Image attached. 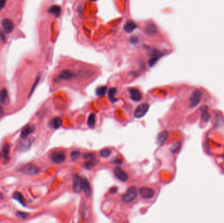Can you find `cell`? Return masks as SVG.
<instances>
[{"mask_svg":"<svg viewBox=\"0 0 224 223\" xmlns=\"http://www.w3.org/2000/svg\"><path fill=\"white\" fill-rule=\"evenodd\" d=\"M116 92H117V90L115 88H112L108 91V96L111 102H114L116 101V99H115V94H116Z\"/></svg>","mask_w":224,"mask_h":223,"instance_id":"cell-28","label":"cell"},{"mask_svg":"<svg viewBox=\"0 0 224 223\" xmlns=\"http://www.w3.org/2000/svg\"><path fill=\"white\" fill-rule=\"evenodd\" d=\"M83 181V184H82V189L84 191V193H85V196L87 198H89L91 196V186L89 181L87 179H82Z\"/></svg>","mask_w":224,"mask_h":223,"instance_id":"cell-14","label":"cell"},{"mask_svg":"<svg viewBox=\"0 0 224 223\" xmlns=\"http://www.w3.org/2000/svg\"><path fill=\"white\" fill-rule=\"evenodd\" d=\"M50 159L55 164H61L66 160V154L63 151H54L51 154Z\"/></svg>","mask_w":224,"mask_h":223,"instance_id":"cell-4","label":"cell"},{"mask_svg":"<svg viewBox=\"0 0 224 223\" xmlns=\"http://www.w3.org/2000/svg\"><path fill=\"white\" fill-rule=\"evenodd\" d=\"M6 4V0H0V11H1Z\"/></svg>","mask_w":224,"mask_h":223,"instance_id":"cell-35","label":"cell"},{"mask_svg":"<svg viewBox=\"0 0 224 223\" xmlns=\"http://www.w3.org/2000/svg\"><path fill=\"white\" fill-rule=\"evenodd\" d=\"M202 94L199 90H195L194 92L192 94L190 98V107H195L197 106L200 101H201Z\"/></svg>","mask_w":224,"mask_h":223,"instance_id":"cell-8","label":"cell"},{"mask_svg":"<svg viewBox=\"0 0 224 223\" xmlns=\"http://www.w3.org/2000/svg\"><path fill=\"white\" fill-rule=\"evenodd\" d=\"M111 152L110 149H104L102 150H100V157H102V158H107L110 157V155L111 154Z\"/></svg>","mask_w":224,"mask_h":223,"instance_id":"cell-27","label":"cell"},{"mask_svg":"<svg viewBox=\"0 0 224 223\" xmlns=\"http://www.w3.org/2000/svg\"><path fill=\"white\" fill-rule=\"evenodd\" d=\"M34 141V137H25L22 138V140L20 141L18 145V150L20 153H24L28 150L31 147V145Z\"/></svg>","mask_w":224,"mask_h":223,"instance_id":"cell-2","label":"cell"},{"mask_svg":"<svg viewBox=\"0 0 224 223\" xmlns=\"http://www.w3.org/2000/svg\"><path fill=\"white\" fill-rule=\"evenodd\" d=\"M21 172L23 174L26 175V176H33L35 175H37L39 173L40 170L36 166L33 164H26L22 166L20 170Z\"/></svg>","mask_w":224,"mask_h":223,"instance_id":"cell-3","label":"cell"},{"mask_svg":"<svg viewBox=\"0 0 224 223\" xmlns=\"http://www.w3.org/2000/svg\"><path fill=\"white\" fill-rule=\"evenodd\" d=\"M137 196V190L134 186H131L122 195V201L125 203H130Z\"/></svg>","mask_w":224,"mask_h":223,"instance_id":"cell-1","label":"cell"},{"mask_svg":"<svg viewBox=\"0 0 224 223\" xmlns=\"http://www.w3.org/2000/svg\"><path fill=\"white\" fill-rule=\"evenodd\" d=\"M140 195L144 199H151L155 196V191L147 187H142L139 190Z\"/></svg>","mask_w":224,"mask_h":223,"instance_id":"cell-7","label":"cell"},{"mask_svg":"<svg viewBox=\"0 0 224 223\" xmlns=\"http://www.w3.org/2000/svg\"><path fill=\"white\" fill-rule=\"evenodd\" d=\"M13 198L17 201H18L22 205L26 206V200H25V199L24 198L22 194L21 193H20L18 192H15L13 194Z\"/></svg>","mask_w":224,"mask_h":223,"instance_id":"cell-20","label":"cell"},{"mask_svg":"<svg viewBox=\"0 0 224 223\" xmlns=\"http://www.w3.org/2000/svg\"><path fill=\"white\" fill-rule=\"evenodd\" d=\"M9 150H10V147L8 143H5V145L3 147V149H2V153L3 154V157H5V159L6 160H9ZM8 161V160H7Z\"/></svg>","mask_w":224,"mask_h":223,"instance_id":"cell-22","label":"cell"},{"mask_svg":"<svg viewBox=\"0 0 224 223\" xmlns=\"http://www.w3.org/2000/svg\"><path fill=\"white\" fill-rule=\"evenodd\" d=\"M149 108L150 105L147 103H143V104L140 105L134 111V117L137 118H140L145 116Z\"/></svg>","mask_w":224,"mask_h":223,"instance_id":"cell-6","label":"cell"},{"mask_svg":"<svg viewBox=\"0 0 224 223\" xmlns=\"http://www.w3.org/2000/svg\"><path fill=\"white\" fill-rule=\"evenodd\" d=\"M223 158H224V156H223Z\"/></svg>","mask_w":224,"mask_h":223,"instance_id":"cell-40","label":"cell"},{"mask_svg":"<svg viewBox=\"0 0 224 223\" xmlns=\"http://www.w3.org/2000/svg\"><path fill=\"white\" fill-rule=\"evenodd\" d=\"M82 179L78 176H74L73 177V190L75 193H80L82 190Z\"/></svg>","mask_w":224,"mask_h":223,"instance_id":"cell-9","label":"cell"},{"mask_svg":"<svg viewBox=\"0 0 224 223\" xmlns=\"http://www.w3.org/2000/svg\"><path fill=\"white\" fill-rule=\"evenodd\" d=\"M137 28V24L133 21H128L124 26V30L127 33H131Z\"/></svg>","mask_w":224,"mask_h":223,"instance_id":"cell-17","label":"cell"},{"mask_svg":"<svg viewBox=\"0 0 224 223\" xmlns=\"http://www.w3.org/2000/svg\"><path fill=\"white\" fill-rule=\"evenodd\" d=\"M114 172L115 177H117L119 180L123 182H125L127 181L128 179H129V177H128V175L124 172L123 170L119 168H115L114 170Z\"/></svg>","mask_w":224,"mask_h":223,"instance_id":"cell-10","label":"cell"},{"mask_svg":"<svg viewBox=\"0 0 224 223\" xmlns=\"http://www.w3.org/2000/svg\"><path fill=\"white\" fill-rule=\"evenodd\" d=\"M157 59H158V58H157V57H154V58H151V59L150 60V62H149L150 66H153L155 64V63H156V62H157Z\"/></svg>","mask_w":224,"mask_h":223,"instance_id":"cell-34","label":"cell"},{"mask_svg":"<svg viewBox=\"0 0 224 223\" xmlns=\"http://www.w3.org/2000/svg\"><path fill=\"white\" fill-rule=\"evenodd\" d=\"M3 198V194L2 192H0V200H2V199Z\"/></svg>","mask_w":224,"mask_h":223,"instance_id":"cell-38","label":"cell"},{"mask_svg":"<svg viewBox=\"0 0 224 223\" xmlns=\"http://www.w3.org/2000/svg\"><path fill=\"white\" fill-rule=\"evenodd\" d=\"M80 157V152L78 150L74 151L71 153V158L72 160H75Z\"/></svg>","mask_w":224,"mask_h":223,"instance_id":"cell-30","label":"cell"},{"mask_svg":"<svg viewBox=\"0 0 224 223\" xmlns=\"http://www.w3.org/2000/svg\"><path fill=\"white\" fill-rule=\"evenodd\" d=\"M96 123V117L95 115L93 113H91L89 118H88V121H87V124L89 127H93L95 125Z\"/></svg>","mask_w":224,"mask_h":223,"instance_id":"cell-25","label":"cell"},{"mask_svg":"<svg viewBox=\"0 0 224 223\" xmlns=\"http://www.w3.org/2000/svg\"><path fill=\"white\" fill-rule=\"evenodd\" d=\"M16 216H17L20 219L22 220H25L27 219L29 217L30 214L26 212H17L16 213Z\"/></svg>","mask_w":224,"mask_h":223,"instance_id":"cell-26","label":"cell"},{"mask_svg":"<svg viewBox=\"0 0 224 223\" xmlns=\"http://www.w3.org/2000/svg\"><path fill=\"white\" fill-rule=\"evenodd\" d=\"M48 12L49 13L54 15L56 17H58L61 13V8L58 5H52L48 9Z\"/></svg>","mask_w":224,"mask_h":223,"instance_id":"cell-18","label":"cell"},{"mask_svg":"<svg viewBox=\"0 0 224 223\" xmlns=\"http://www.w3.org/2000/svg\"><path fill=\"white\" fill-rule=\"evenodd\" d=\"M204 114H203V116H204V120H205V121H208V120H209V117H210V115H209V114H208V113L206 112V111H205V113H203Z\"/></svg>","mask_w":224,"mask_h":223,"instance_id":"cell-36","label":"cell"},{"mask_svg":"<svg viewBox=\"0 0 224 223\" xmlns=\"http://www.w3.org/2000/svg\"><path fill=\"white\" fill-rule=\"evenodd\" d=\"M129 93L130 98L132 99V100H133L134 102H138L140 101H141V99L142 98V95L140 90H138L137 89H129Z\"/></svg>","mask_w":224,"mask_h":223,"instance_id":"cell-13","label":"cell"},{"mask_svg":"<svg viewBox=\"0 0 224 223\" xmlns=\"http://www.w3.org/2000/svg\"><path fill=\"white\" fill-rule=\"evenodd\" d=\"M117 188H115V187H113V188H111L110 190V192L111 193V194H115L116 192H117Z\"/></svg>","mask_w":224,"mask_h":223,"instance_id":"cell-37","label":"cell"},{"mask_svg":"<svg viewBox=\"0 0 224 223\" xmlns=\"http://www.w3.org/2000/svg\"><path fill=\"white\" fill-rule=\"evenodd\" d=\"M106 91L107 86H100L96 90V94H97L98 96L102 97L106 94Z\"/></svg>","mask_w":224,"mask_h":223,"instance_id":"cell-24","label":"cell"},{"mask_svg":"<svg viewBox=\"0 0 224 223\" xmlns=\"http://www.w3.org/2000/svg\"><path fill=\"white\" fill-rule=\"evenodd\" d=\"M2 26L3 31L5 34H9L12 33L14 30V24L11 20L9 18H4L2 21Z\"/></svg>","mask_w":224,"mask_h":223,"instance_id":"cell-5","label":"cell"},{"mask_svg":"<svg viewBox=\"0 0 224 223\" xmlns=\"http://www.w3.org/2000/svg\"><path fill=\"white\" fill-rule=\"evenodd\" d=\"M90 1H91V2H96V1H97V0H90Z\"/></svg>","mask_w":224,"mask_h":223,"instance_id":"cell-39","label":"cell"},{"mask_svg":"<svg viewBox=\"0 0 224 223\" xmlns=\"http://www.w3.org/2000/svg\"><path fill=\"white\" fill-rule=\"evenodd\" d=\"M74 76V73L72 71L68 69H64L60 73L58 78L61 81H68L72 79Z\"/></svg>","mask_w":224,"mask_h":223,"instance_id":"cell-11","label":"cell"},{"mask_svg":"<svg viewBox=\"0 0 224 223\" xmlns=\"http://www.w3.org/2000/svg\"><path fill=\"white\" fill-rule=\"evenodd\" d=\"M180 147V143H176V144H175L172 147V148L170 149L171 152H173V153L176 152V151H178L179 150Z\"/></svg>","mask_w":224,"mask_h":223,"instance_id":"cell-31","label":"cell"},{"mask_svg":"<svg viewBox=\"0 0 224 223\" xmlns=\"http://www.w3.org/2000/svg\"><path fill=\"white\" fill-rule=\"evenodd\" d=\"M169 135V133L166 131H163V132H161L157 137V143L159 145H162L163 143L165 142L168 137Z\"/></svg>","mask_w":224,"mask_h":223,"instance_id":"cell-21","label":"cell"},{"mask_svg":"<svg viewBox=\"0 0 224 223\" xmlns=\"http://www.w3.org/2000/svg\"><path fill=\"white\" fill-rule=\"evenodd\" d=\"M8 98V93L6 89H2L0 90V104L5 105Z\"/></svg>","mask_w":224,"mask_h":223,"instance_id":"cell-19","label":"cell"},{"mask_svg":"<svg viewBox=\"0 0 224 223\" xmlns=\"http://www.w3.org/2000/svg\"><path fill=\"white\" fill-rule=\"evenodd\" d=\"M97 159L95 158V157L92 158L91 159H89V160L86 162L84 165H85V167L87 169H91L92 168L97 164Z\"/></svg>","mask_w":224,"mask_h":223,"instance_id":"cell-23","label":"cell"},{"mask_svg":"<svg viewBox=\"0 0 224 223\" xmlns=\"http://www.w3.org/2000/svg\"><path fill=\"white\" fill-rule=\"evenodd\" d=\"M5 34L3 32V31H0V39H1L2 41L5 43L6 41V37H5Z\"/></svg>","mask_w":224,"mask_h":223,"instance_id":"cell-33","label":"cell"},{"mask_svg":"<svg viewBox=\"0 0 224 223\" xmlns=\"http://www.w3.org/2000/svg\"><path fill=\"white\" fill-rule=\"evenodd\" d=\"M39 79H40V75H38V76H37V77H36V79H35V82H34V85H33V86H32V88H31V90H30V92L29 95H28V97H29V98L31 96V95H32V94H33V92H34V91L35 90V88H36V86H37V85H38V82H39Z\"/></svg>","mask_w":224,"mask_h":223,"instance_id":"cell-29","label":"cell"},{"mask_svg":"<svg viewBox=\"0 0 224 223\" xmlns=\"http://www.w3.org/2000/svg\"><path fill=\"white\" fill-rule=\"evenodd\" d=\"M49 124L51 128L53 129H58L61 126L62 124V120L60 117H54L53 119H51Z\"/></svg>","mask_w":224,"mask_h":223,"instance_id":"cell-15","label":"cell"},{"mask_svg":"<svg viewBox=\"0 0 224 223\" xmlns=\"http://www.w3.org/2000/svg\"><path fill=\"white\" fill-rule=\"evenodd\" d=\"M94 157V155L92 153H86V154H83V158L84 159H86V160H89V159H91Z\"/></svg>","mask_w":224,"mask_h":223,"instance_id":"cell-32","label":"cell"},{"mask_svg":"<svg viewBox=\"0 0 224 223\" xmlns=\"http://www.w3.org/2000/svg\"><path fill=\"white\" fill-rule=\"evenodd\" d=\"M146 34L150 36H153L157 33V27L153 23H150L145 27Z\"/></svg>","mask_w":224,"mask_h":223,"instance_id":"cell-16","label":"cell"},{"mask_svg":"<svg viewBox=\"0 0 224 223\" xmlns=\"http://www.w3.org/2000/svg\"><path fill=\"white\" fill-rule=\"evenodd\" d=\"M35 129V127L33 124H27L22 128L21 133V136L22 138H25L28 137V135L31 134H32Z\"/></svg>","mask_w":224,"mask_h":223,"instance_id":"cell-12","label":"cell"}]
</instances>
